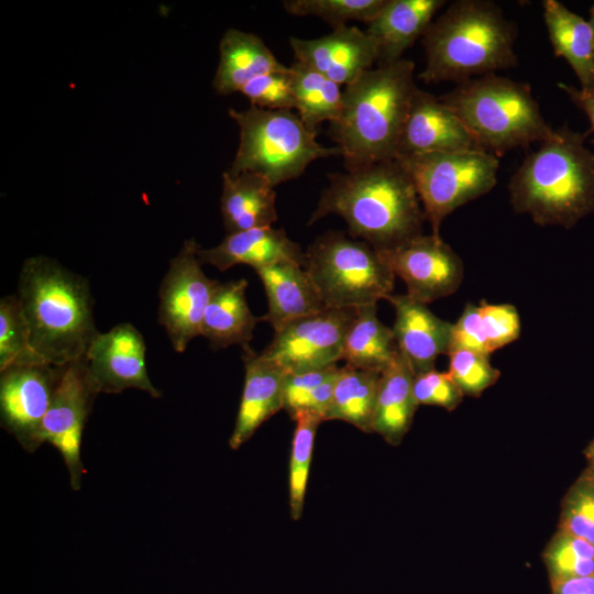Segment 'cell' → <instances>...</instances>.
Returning a JSON list of instances; mask_svg holds the SVG:
<instances>
[{
	"label": "cell",
	"mask_w": 594,
	"mask_h": 594,
	"mask_svg": "<svg viewBox=\"0 0 594 594\" xmlns=\"http://www.w3.org/2000/svg\"><path fill=\"white\" fill-rule=\"evenodd\" d=\"M296 62L324 75L334 82L349 85L378 61L374 38L355 26H341L318 38L290 37Z\"/></svg>",
	"instance_id": "2e32d148"
},
{
	"label": "cell",
	"mask_w": 594,
	"mask_h": 594,
	"mask_svg": "<svg viewBox=\"0 0 594 594\" xmlns=\"http://www.w3.org/2000/svg\"><path fill=\"white\" fill-rule=\"evenodd\" d=\"M304 268L330 309L376 305L392 295L395 274L366 242L328 231L306 250Z\"/></svg>",
	"instance_id": "ba28073f"
},
{
	"label": "cell",
	"mask_w": 594,
	"mask_h": 594,
	"mask_svg": "<svg viewBox=\"0 0 594 594\" xmlns=\"http://www.w3.org/2000/svg\"><path fill=\"white\" fill-rule=\"evenodd\" d=\"M219 48L220 62L213 87L220 95L240 92L253 78L287 67L253 33L230 29L224 32Z\"/></svg>",
	"instance_id": "d4e9b609"
},
{
	"label": "cell",
	"mask_w": 594,
	"mask_h": 594,
	"mask_svg": "<svg viewBox=\"0 0 594 594\" xmlns=\"http://www.w3.org/2000/svg\"><path fill=\"white\" fill-rule=\"evenodd\" d=\"M340 367L331 365L324 369L285 374L283 409L294 420L302 413L320 416L330 406Z\"/></svg>",
	"instance_id": "4dcf8cb0"
},
{
	"label": "cell",
	"mask_w": 594,
	"mask_h": 594,
	"mask_svg": "<svg viewBox=\"0 0 594 594\" xmlns=\"http://www.w3.org/2000/svg\"><path fill=\"white\" fill-rule=\"evenodd\" d=\"M413 389L418 405L439 406L449 411L454 410L463 398L449 373L435 369L415 375Z\"/></svg>",
	"instance_id": "ab89813d"
},
{
	"label": "cell",
	"mask_w": 594,
	"mask_h": 594,
	"mask_svg": "<svg viewBox=\"0 0 594 594\" xmlns=\"http://www.w3.org/2000/svg\"><path fill=\"white\" fill-rule=\"evenodd\" d=\"M338 215L353 238L376 252L395 250L424 234L425 212L415 185L397 160L329 175L308 226Z\"/></svg>",
	"instance_id": "6da1fadb"
},
{
	"label": "cell",
	"mask_w": 594,
	"mask_h": 594,
	"mask_svg": "<svg viewBox=\"0 0 594 594\" xmlns=\"http://www.w3.org/2000/svg\"><path fill=\"white\" fill-rule=\"evenodd\" d=\"M295 109L304 124L316 131L323 122H336L342 112L341 86L302 63L289 66Z\"/></svg>",
	"instance_id": "f546056e"
},
{
	"label": "cell",
	"mask_w": 594,
	"mask_h": 594,
	"mask_svg": "<svg viewBox=\"0 0 594 594\" xmlns=\"http://www.w3.org/2000/svg\"><path fill=\"white\" fill-rule=\"evenodd\" d=\"M145 354L142 334L129 322L99 332L85 356L97 393L119 394L127 388H136L152 397H161L148 377Z\"/></svg>",
	"instance_id": "9a60e30c"
},
{
	"label": "cell",
	"mask_w": 594,
	"mask_h": 594,
	"mask_svg": "<svg viewBox=\"0 0 594 594\" xmlns=\"http://www.w3.org/2000/svg\"><path fill=\"white\" fill-rule=\"evenodd\" d=\"M267 296L268 310L262 321L275 332L298 319L328 308L302 265L280 262L255 270Z\"/></svg>",
	"instance_id": "44dd1931"
},
{
	"label": "cell",
	"mask_w": 594,
	"mask_h": 594,
	"mask_svg": "<svg viewBox=\"0 0 594 594\" xmlns=\"http://www.w3.org/2000/svg\"><path fill=\"white\" fill-rule=\"evenodd\" d=\"M584 455H585L588 464L594 465V439L585 448Z\"/></svg>",
	"instance_id": "ee69618b"
},
{
	"label": "cell",
	"mask_w": 594,
	"mask_h": 594,
	"mask_svg": "<svg viewBox=\"0 0 594 594\" xmlns=\"http://www.w3.org/2000/svg\"><path fill=\"white\" fill-rule=\"evenodd\" d=\"M64 367L34 362L0 371L1 425L29 451L42 444V424Z\"/></svg>",
	"instance_id": "7c38bea8"
},
{
	"label": "cell",
	"mask_w": 594,
	"mask_h": 594,
	"mask_svg": "<svg viewBox=\"0 0 594 594\" xmlns=\"http://www.w3.org/2000/svg\"><path fill=\"white\" fill-rule=\"evenodd\" d=\"M411 178L432 234L461 206L490 193L499 161L483 150L435 152L395 158Z\"/></svg>",
	"instance_id": "9c48e42d"
},
{
	"label": "cell",
	"mask_w": 594,
	"mask_h": 594,
	"mask_svg": "<svg viewBox=\"0 0 594 594\" xmlns=\"http://www.w3.org/2000/svg\"><path fill=\"white\" fill-rule=\"evenodd\" d=\"M397 353L393 330L378 319L376 305L356 308L344 340L345 365L383 373Z\"/></svg>",
	"instance_id": "83f0119b"
},
{
	"label": "cell",
	"mask_w": 594,
	"mask_h": 594,
	"mask_svg": "<svg viewBox=\"0 0 594 594\" xmlns=\"http://www.w3.org/2000/svg\"><path fill=\"white\" fill-rule=\"evenodd\" d=\"M439 99L458 116L477 145L495 155L541 143L553 131L529 85L495 73L460 82Z\"/></svg>",
	"instance_id": "8992f818"
},
{
	"label": "cell",
	"mask_w": 594,
	"mask_h": 594,
	"mask_svg": "<svg viewBox=\"0 0 594 594\" xmlns=\"http://www.w3.org/2000/svg\"><path fill=\"white\" fill-rule=\"evenodd\" d=\"M386 300L395 310L392 330L397 348L414 375L433 370L437 358L449 353L452 323L407 294H392Z\"/></svg>",
	"instance_id": "ac0fdd59"
},
{
	"label": "cell",
	"mask_w": 594,
	"mask_h": 594,
	"mask_svg": "<svg viewBox=\"0 0 594 594\" xmlns=\"http://www.w3.org/2000/svg\"><path fill=\"white\" fill-rule=\"evenodd\" d=\"M444 3V0H386L366 29L377 44V64L403 58L404 52L424 35Z\"/></svg>",
	"instance_id": "7402d4cb"
},
{
	"label": "cell",
	"mask_w": 594,
	"mask_h": 594,
	"mask_svg": "<svg viewBox=\"0 0 594 594\" xmlns=\"http://www.w3.org/2000/svg\"><path fill=\"white\" fill-rule=\"evenodd\" d=\"M222 178L221 215L228 233L271 227L277 220L276 194L266 177L226 172Z\"/></svg>",
	"instance_id": "603a6c76"
},
{
	"label": "cell",
	"mask_w": 594,
	"mask_h": 594,
	"mask_svg": "<svg viewBox=\"0 0 594 594\" xmlns=\"http://www.w3.org/2000/svg\"><path fill=\"white\" fill-rule=\"evenodd\" d=\"M201 264H210L220 272L238 264L254 270L280 262L304 265L305 252L288 238L283 229L255 228L229 233L218 245L197 251Z\"/></svg>",
	"instance_id": "ffe728a7"
},
{
	"label": "cell",
	"mask_w": 594,
	"mask_h": 594,
	"mask_svg": "<svg viewBox=\"0 0 594 594\" xmlns=\"http://www.w3.org/2000/svg\"><path fill=\"white\" fill-rule=\"evenodd\" d=\"M240 129V144L228 170L232 175L253 172L275 187L300 176L318 160L341 155L338 146L317 142V131L308 129L292 110H267L251 106L229 110Z\"/></svg>",
	"instance_id": "52a82bcc"
},
{
	"label": "cell",
	"mask_w": 594,
	"mask_h": 594,
	"mask_svg": "<svg viewBox=\"0 0 594 594\" xmlns=\"http://www.w3.org/2000/svg\"><path fill=\"white\" fill-rule=\"evenodd\" d=\"M588 132L553 129L509 179V201L538 226L570 229L594 212V152Z\"/></svg>",
	"instance_id": "7a4b0ae2"
},
{
	"label": "cell",
	"mask_w": 594,
	"mask_h": 594,
	"mask_svg": "<svg viewBox=\"0 0 594 594\" xmlns=\"http://www.w3.org/2000/svg\"><path fill=\"white\" fill-rule=\"evenodd\" d=\"M18 297L37 356L55 366L85 359L99 333L85 277L53 258L33 256L22 265Z\"/></svg>",
	"instance_id": "3957f363"
},
{
	"label": "cell",
	"mask_w": 594,
	"mask_h": 594,
	"mask_svg": "<svg viewBox=\"0 0 594 594\" xmlns=\"http://www.w3.org/2000/svg\"><path fill=\"white\" fill-rule=\"evenodd\" d=\"M414 373L398 353L381 374L372 432L391 446H398L411 427L419 406L414 396Z\"/></svg>",
	"instance_id": "4316f807"
},
{
	"label": "cell",
	"mask_w": 594,
	"mask_h": 594,
	"mask_svg": "<svg viewBox=\"0 0 594 594\" xmlns=\"http://www.w3.org/2000/svg\"><path fill=\"white\" fill-rule=\"evenodd\" d=\"M542 9L556 56L568 62L581 90L594 91V42L588 21L557 0H544Z\"/></svg>",
	"instance_id": "484cf974"
},
{
	"label": "cell",
	"mask_w": 594,
	"mask_h": 594,
	"mask_svg": "<svg viewBox=\"0 0 594 594\" xmlns=\"http://www.w3.org/2000/svg\"><path fill=\"white\" fill-rule=\"evenodd\" d=\"M516 30L502 9L488 0H457L422 35L426 84L465 80L517 65Z\"/></svg>",
	"instance_id": "5b68a950"
},
{
	"label": "cell",
	"mask_w": 594,
	"mask_h": 594,
	"mask_svg": "<svg viewBox=\"0 0 594 594\" xmlns=\"http://www.w3.org/2000/svg\"><path fill=\"white\" fill-rule=\"evenodd\" d=\"M582 473L585 474L594 484V465L588 464Z\"/></svg>",
	"instance_id": "f6af8a7d"
},
{
	"label": "cell",
	"mask_w": 594,
	"mask_h": 594,
	"mask_svg": "<svg viewBox=\"0 0 594 594\" xmlns=\"http://www.w3.org/2000/svg\"><path fill=\"white\" fill-rule=\"evenodd\" d=\"M199 248L194 239L185 241L169 261L160 286L158 322L178 353L200 336L206 308L219 283L204 273L197 255Z\"/></svg>",
	"instance_id": "30bf717a"
},
{
	"label": "cell",
	"mask_w": 594,
	"mask_h": 594,
	"mask_svg": "<svg viewBox=\"0 0 594 594\" xmlns=\"http://www.w3.org/2000/svg\"><path fill=\"white\" fill-rule=\"evenodd\" d=\"M240 92L251 101L252 106L267 110L295 109L289 66L260 75L250 80Z\"/></svg>",
	"instance_id": "74e56055"
},
{
	"label": "cell",
	"mask_w": 594,
	"mask_h": 594,
	"mask_svg": "<svg viewBox=\"0 0 594 594\" xmlns=\"http://www.w3.org/2000/svg\"><path fill=\"white\" fill-rule=\"evenodd\" d=\"M558 528L594 544V484L583 473L562 498Z\"/></svg>",
	"instance_id": "d590c367"
},
{
	"label": "cell",
	"mask_w": 594,
	"mask_h": 594,
	"mask_svg": "<svg viewBox=\"0 0 594 594\" xmlns=\"http://www.w3.org/2000/svg\"><path fill=\"white\" fill-rule=\"evenodd\" d=\"M356 308L326 309L275 332L260 353L286 374L324 369L342 360L346 331Z\"/></svg>",
	"instance_id": "8fae6325"
},
{
	"label": "cell",
	"mask_w": 594,
	"mask_h": 594,
	"mask_svg": "<svg viewBox=\"0 0 594 594\" xmlns=\"http://www.w3.org/2000/svg\"><path fill=\"white\" fill-rule=\"evenodd\" d=\"M479 309L491 354L519 338L520 319L513 305L481 301Z\"/></svg>",
	"instance_id": "f35d334b"
},
{
	"label": "cell",
	"mask_w": 594,
	"mask_h": 594,
	"mask_svg": "<svg viewBox=\"0 0 594 594\" xmlns=\"http://www.w3.org/2000/svg\"><path fill=\"white\" fill-rule=\"evenodd\" d=\"M244 387L232 435L231 449L245 443L257 428L283 409L285 372L255 353L250 345L242 348Z\"/></svg>",
	"instance_id": "d6986e66"
},
{
	"label": "cell",
	"mask_w": 594,
	"mask_h": 594,
	"mask_svg": "<svg viewBox=\"0 0 594 594\" xmlns=\"http://www.w3.org/2000/svg\"><path fill=\"white\" fill-rule=\"evenodd\" d=\"M542 559L550 585L594 575V544L559 528L547 543Z\"/></svg>",
	"instance_id": "1f68e13d"
},
{
	"label": "cell",
	"mask_w": 594,
	"mask_h": 594,
	"mask_svg": "<svg viewBox=\"0 0 594 594\" xmlns=\"http://www.w3.org/2000/svg\"><path fill=\"white\" fill-rule=\"evenodd\" d=\"M466 150L482 148L448 106L432 94L417 88L402 130L395 158Z\"/></svg>",
	"instance_id": "e0dca14e"
},
{
	"label": "cell",
	"mask_w": 594,
	"mask_h": 594,
	"mask_svg": "<svg viewBox=\"0 0 594 594\" xmlns=\"http://www.w3.org/2000/svg\"><path fill=\"white\" fill-rule=\"evenodd\" d=\"M592 34H593V42H594V6L590 10V20H588Z\"/></svg>",
	"instance_id": "bcb514c9"
},
{
	"label": "cell",
	"mask_w": 594,
	"mask_h": 594,
	"mask_svg": "<svg viewBox=\"0 0 594 594\" xmlns=\"http://www.w3.org/2000/svg\"><path fill=\"white\" fill-rule=\"evenodd\" d=\"M97 394L85 359L65 365L42 424V443L48 442L59 451L75 491L85 472L80 459L82 431Z\"/></svg>",
	"instance_id": "4fadbf2b"
},
{
	"label": "cell",
	"mask_w": 594,
	"mask_h": 594,
	"mask_svg": "<svg viewBox=\"0 0 594 594\" xmlns=\"http://www.w3.org/2000/svg\"><path fill=\"white\" fill-rule=\"evenodd\" d=\"M551 594H594V575L551 584Z\"/></svg>",
	"instance_id": "7bdbcfd3"
},
{
	"label": "cell",
	"mask_w": 594,
	"mask_h": 594,
	"mask_svg": "<svg viewBox=\"0 0 594 594\" xmlns=\"http://www.w3.org/2000/svg\"><path fill=\"white\" fill-rule=\"evenodd\" d=\"M381 374L349 365L340 367L324 420H342L372 432Z\"/></svg>",
	"instance_id": "f1b7e54d"
},
{
	"label": "cell",
	"mask_w": 594,
	"mask_h": 594,
	"mask_svg": "<svg viewBox=\"0 0 594 594\" xmlns=\"http://www.w3.org/2000/svg\"><path fill=\"white\" fill-rule=\"evenodd\" d=\"M558 86L568 95L570 100L585 113L590 121L591 132L594 135V91H583L564 82H559Z\"/></svg>",
	"instance_id": "b9f144b4"
},
{
	"label": "cell",
	"mask_w": 594,
	"mask_h": 594,
	"mask_svg": "<svg viewBox=\"0 0 594 594\" xmlns=\"http://www.w3.org/2000/svg\"><path fill=\"white\" fill-rule=\"evenodd\" d=\"M448 355V373L463 396H480L501 376V372L491 364L488 355L470 350H455Z\"/></svg>",
	"instance_id": "8d00e7d4"
},
{
	"label": "cell",
	"mask_w": 594,
	"mask_h": 594,
	"mask_svg": "<svg viewBox=\"0 0 594 594\" xmlns=\"http://www.w3.org/2000/svg\"><path fill=\"white\" fill-rule=\"evenodd\" d=\"M244 278L218 283L206 308L200 336L213 350L237 344L249 346L255 326L262 321L249 308Z\"/></svg>",
	"instance_id": "cb8c5ba5"
},
{
	"label": "cell",
	"mask_w": 594,
	"mask_h": 594,
	"mask_svg": "<svg viewBox=\"0 0 594 594\" xmlns=\"http://www.w3.org/2000/svg\"><path fill=\"white\" fill-rule=\"evenodd\" d=\"M385 3L386 0H287L283 7L292 15L320 18L334 30L351 20L369 24Z\"/></svg>",
	"instance_id": "e575fe53"
},
{
	"label": "cell",
	"mask_w": 594,
	"mask_h": 594,
	"mask_svg": "<svg viewBox=\"0 0 594 594\" xmlns=\"http://www.w3.org/2000/svg\"><path fill=\"white\" fill-rule=\"evenodd\" d=\"M289 461V508L294 520L302 515L307 481L315 437L322 418L316 414L302 413L295 419Z\"/></svg>",
	"instance_id": "d6a6232c"
},
{
	"label": "cell",
	"mask_w": 594,
	"mask_h": 594,
	"mask_svg": "<svg viewBox=\"0 0 594 594\" xmlns=\"http://www.w3.org/2000/svg\"><path fill=\"white\" fill-rule=\"evenodd\" d=\"M414 62L377 64L343 90L340 118L330 138L346 170L395 160L398 141L416 89Z\"/></svg>",
	"instance_id": "277c9868"
},
{
	"label": "cell",
	"mask_w": 594,
	"mask_h": 594,
	"mask_svg": "<svg viewBox=\"0 0 594 594\" xmlns=\"http://www.w3.org/2000/svg\"><path fill=\"white\" fill-rule=\"evenodd\" d=\"M34 362L45 361L31 346L29 327L18 294L4 296L0 299V371L14 364Z\"/></svg>",
	"instance_id": "836d02e7"
},
{
	"label": "cell",
	"mask_w": 594,
	"mask_h": 594,
	"mask_svg": "<svg viewBox=\"0 0 594 594\" xmlns=\"http://www.w3.org/2000/svg\"><path fill=\"white\" fill-rule=\"evenodd\" d=\"M413 299L430 304L455 293L464 275L460 256L440 235L420 234L406 244L377 252Z\"/></svg>",
	"instance_id": "5bb4252c"
},
{
	"label": "cell",
	"mask_w": 594,
	"mask_h": 594,
	"mask_svg": "<svg viewBox=\"0 0 594 594\" xmlns=\"http://www.w3.org/2000/svg\"><path fill=\"white\" fill-rule=\"evenodd\" d=\"M455 350L491 355L479 306L466 304L458 321L452 323L449 353Z\"/></svg>",
	"instance_id": "60d3db41"
}]
</instances>
